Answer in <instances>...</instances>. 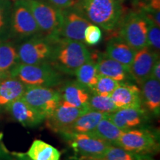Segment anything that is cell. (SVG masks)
<instances>
[{"label": "cell", "mask_w": 160, "mask_h": 160, "mask_svg": "<svg viewBox=\"0 0 160 160\" xmlns=\"http://www.w3.org/2000/svg\"><path fill=\"white\" fill-rule=\"evenodd\" d=\"M48 64L62 73L74 75L82 65L91 59L85 43L64 38L54 40Z\"/></svg>", "instance_id": "6da1fadb"}, {"label": "cell", "mask_w": 160, "mask_h": 160, "mask_svg": "<svg viewBox=\"0 0 160 160\" xmlns=\"http://www.w3.org/2000/svg\"><path fill=\"white\" fill-rule=\"evenodd\" d=\"M77 9L91 23L105 31L117 27L122 15L119 0H80Z\"/></svg>", "instance_id": "7a4b0ae2"}, {"label": "cell", "mask_w": 160, "mask_h": 160, "mask_svg": "<svg viewBox=\"0 0 160 160\" xmlns=\"http://www.w3.org/2000/svg\"><path fill=\"white\" fill-rule=\"evenodd\" d=\"M10 77L17 78L26 86L53 88L63 82L62 73L48 63L27 65L19 62L10 71Z\"/></svg>", "instance_id": "3957f363"}, {"label": "cell", "mask_w": 160, "mask_h": 160, "mask_svg": "<svg viewBox=\"0 0 160 160\" xmlns=\"http://www.w3.org/2000/svg\"><path fill=\"white\" fill-rule=\"evenodd\" d=\"M31 11L40 32L53 42L59 37L62 23V11L42 0H20Z\"/></svg>", "instance_id": "277c9868"}, {"label": "cell", "mask_w": 160, "mask_h": 160, "mask_svg": "<svg viewBox=\"0 0 160 160\" xmlns=\"http://www.w3.org/2000/svg\"><path fill=\"white\" fill-rule=\"evenodd\" d=\"M115 146L139 154L154 155L159 151V134L145 128L127 130L122 132Z\"/></svg>", "instance_id": "5b68a950"}, {"label": "cell", "mask_w": 160, "mask_h": 160, "mask_svg": "<svg viewBox=\"0 0 160 160\" xmlns=\"http://www.w3.org/2000/svg\"><path fill=\"white\" fill-rule=\"evenodd\" d=\"M22 99L45 119L54 111L62 101L59 91L53 88L39 86H27Z\"/></svg>", "instance_id": "8992f818"}, {"label": "cell", "mask_w": 160, "mask_h": 160, "mask_svg": "<svg viewBox=\"0 0 160 160\" xmlns=\"http://www.w3.org/2000/svg\"><path fill=\"white\" fill-rule=\"evenodd\" d=\"M148 22L142 13H131L121 26L119 37L135 51L148 46Z\"/></svg>", "instance_id": "52a82bcc"}, {"label": "cell", "mask_w": 160, "mask_h": 160, "mask_svg": "<svg viewBox=\"0 0 160 160\" xmlns=\"http://www.w3.org/2000/svg\"><path fill=\"white\" fill-rule=\"evenodd\" d=\"M53 42L46 37H35L20 45L17 49L19 62L27 65L48 63Z\"/></svg>", "instance_id": "ba28073f"}, {"label": "cell", "mask_w": 160, "mask_h": 160, "mask_svg": "<svg viewBox=\"0 0 160 160\" xmlns=\"http://www.w3.org/2000/svg\"><path fill=\"white\" fill-rule=\"evenodd\" d=\"M79 157H97L103 155L109 145L105 141L87 134L65 132L60 133Z\"/></svg>", "instance_id": "9c48e42d"}, {"label": "cell", "mask_w": 160, "mask_h": 160, "mask_svg": "<svg viewBox=\"0 0 160 160\" xmlns=\"http://www.w3.org/2000/svg\"><path fill=\"white\" fill-rule=\"evenodd\" d=\"M91 24L77 8L62 11V23L59 37L84 42V33L86 28Z\"/></svg>", "instance_id": "30bf717a"}, {"label": "cell", "mask_w": 160, "mask_h": 160, "mask_svg": "<svg viewBox=\"0 0 160 160\" xmlns=\"http://www.w3.org/2000/svg\"><path fill=\"white\" fill-rule=\"evenodd\" d=\"M88 110L75 108L65 102L61 101L54 111L45 119L46 126L55 133H61L67 131L74 121Z\"/></svg>", "instance_id": "8fae6325"}, {"label": "cell", "mask_w": 160, "mask_h": 160, "mask_svg": "<svg viewBox=\"0 0 160 160\" xmlns=\"http://www.w3.org/2000/svg\"><path fill=\"white\" fill-rule=\"evenodd\" d=\"M159 59V53L146 46L136 51L129 72L132 79L141 85L144 81L151 77L152 68Z\"/></svg>", "instance_id": "7c38bea8"}, {"label": "cell", "mask_w": 160, "mask_h": 160, "mask_svg": "<svg viewBox=\"0 0 160 160\" xmlns=\"http://www.w3.org/2000/svg\"><path fill=\"white\" fill-rule=\"evenodd\" d=\"M107 117L122 131L140 127L148 121V112L141 108H119Z\"/></svg>", "instance_id": "4fadbf2b"}, {"label": "cell", "mask_w": 160, "mask_h": 160, "mask_svg": "<svg viewBox=\"0 0 160 160\" xmlns=\"http://www.w3.org/2000/svg\"><path fill=\"white\" fill-rule=\"evenodd\" d=\"M11 30L13 34L20 38L31 37L40 32L31 11L20 2L16 5L12 16Z\"/></svg>", "instance_id": "5bb4252c"}, {"label": "cell", "mask_w": 160, "mask_h": 160, "mask_svg": "<svg viewBox=\"0 0 160 160\" xmlns=\"http://www.w3.org/2000/svg\"><path fill=\"white\" fill-rule=\"evenodd\" d=\"M5 108L15 121L24 127H37L45 120V117L25 102L22 98L9 104Z\"/></svg>", "instance_id": "9a60e30c"}, {"label": "cell", "mask_w": 160, "mask_h": 160, "mask_svg": "<svg viewBox=\"0 0 160 160\" xmlns=\"http://www.w3.org/2000/svg\"><path fill=\"white\" fill-rule=\"evenodd\" d=\"M58 91L61 95L62 101L78 108L90 110L88 102L91 96V91L77 81L62 83Z\"/></svg>", "instance_id": "2e32d148"}, {"label": "cell", "mask_w": 160, "mask_h": 160, "mask_svg": "<svg viewBox=\"0 0 160 160\" xmlns=\"http://www.w3.org/2000/svg\"><path fill=\"white\" fill-rule=\"evenodd\" d=\"M110 97L118 109L143 107L141 90L137 85L121 82Z\"/></svg>", "instance_id": "e0dca14e"}, {"label": "cell", "mask_w": 160, "mask_h": 160, "mask_svg": "<svg viewBox=\"0 0 160 160\" xmlns=\"http://www.w3.org/2000/svg\"><path fill=\"white\" fill-rule=\"evenodd\" d=\"M95 62L99 75L110 77L119 82H127L129 79H132L128 69L105 53L97 56Z\"/></svg>", "instance_id": "ac0fdd59"}, {"label": "cell", "mask_w": 160, "mask_h": 160, "mask_svg": "<svg viewBox=\"0 0 160 160\" xmlns=\"http://www.w3.org/2000/svg\"><path fill=\"white\" fill-rule=\"evenodd\" d=\"M159 82L150 77L141 85V98L143 108L156 117H158L160 113Z\"/></svg>", "instance_id": "d6986e66"}, {"label": "cell", "mask_w": 160, "mask_h": 160, "mask_svg": "<svg viewBox=\"0 0 160 160\" xmlns=\"http://www.w3.org/2000/svg\"><path fill=\"white\" fill-rule=\"evenodd\" d=\"M136 51L127 42L120 37L110 39L106 46L105 54L111 59L123 65L126 68L130 69Z\"/></svg>", "instance_id": "ffe728a7"}, {"label": "cell", "mask_w": 160, "mask_h": 160, "mask_svg": "<svg viewBox=\"0 0 160 160\" xmlns=\"http://www.w3.org/2000/svg\"><path fill=\"white\" fill-rule=\"evenodd\" d=\"M26 86L17 78L8 77L0 82V108H5L20 99L25 93Z\"/></svg>", "instance_id": "44dd1931"}, {"label": "cell", "mask_w": 160, "mask_h": 160, "mask_svg": "<svg viewBox=\"0 0 160 160\" xmlns=\"http://www.w3.org/2000/svg\"><path fill=\"white\" fill-rule=\"evenodd\" d=\"M106 116L107 114L101 113V112L88 110L82 115H80L75 120L74 122L70 126L68 129L65 132L88 134L97 127L99 122Z\"/></svg>", "instance_id": "7402d4cb"}, {"label": "cell", "mask_w": 160, "mask_h": 160, "mask_svg": "<svg viewBox=\"0 0 160 160\" xmlns=\"http://www.w3.org/2000/svg\"><path fill=\"white\" fill-rule=\"evenodd\" d=\"M123 131L116 126L106 116L88 134L105 141L109 145H115Z\"/></svg>", "instance_id": "603a6c76"}, {"label": "cell", "mask_w": 160, "mask_h": 160, "mask_svg": "<svg viewBox=\"0 0 160 160\" xmlns=\"http://www.w3.org/2000/svg\"><path fill=\"white\" fill-rule=\"evenodd\" d=\"M25 154L32 160H59L61 152L45 142L36 139Z\"/></svg>", "instance_id": "cb8c5ba5"}, {"label": "cell", "mask_w": 160, "mask_h": 160, "mask_svg": "<svg viewBox=\"0 0 160 160\" xmlns=\"http://www.w3.org/2000/svg\"><path fill=\"white\" fill-rule=\"evenodd\" d=\"M74 75L78 82L91 91L97 84L99 76L96 62L91 59H91L82 65L76 71Z\"/></svg>", "instance_id": "d4e9b609"}, {"label": "cell", "mask_w": 160, "mask_h": 160, "mask_svg": "<svg viewBox=\"0 0 160 160\" xmlns=\"http://www.w3.org/2000/svg\"><path fill=\"white\" fill-rule=\"evenodd\" d=\"M104 160H155L150 155L133 153L115 145H109L102 156Z\"/></svg>", "instance_id": "484cf974"}, {"label": "cell", "mask_w": 160, "mask_h": 160, "mask_svg": "<svg viewBox=\"0 0 160 160\" xmlns=\"http://www.w3.org/2000/svg\"><path fill=\"white\" fill-rule=\"evenodd\" d=\"M19 62L17 49L10 43L0 44V71L10 75V71Z\"/></svg>", "instance_id": "4316f807"}, {"label": "cell", "mask_w": 160, "mask_h": 160, "mask_svg": "<svg viewBox=\"0 0 160 160\" xmlns=\"http://www.w3.org/2000/svg\"><path fill=\"white\" fill-rule=\"evenodd\" d=\"M88 107L90 110L101 112L105 114L113 113L118 110V108L113 103L111 97H102L97 94L91 96Z\"/></svg>", "instance_id": "83f0119b"}, {"label": "cell", "mask_w": 160, "mask_h": 160, "mask_svg": "<svg viewBox=\"0 0 160 160\" xmlns=\"http://www.w3.org/2000/svg\"><path fill=\"white\" fill-rule=\"evenodd\" d=\"M120 83L121 82L110 77L99 75L97 82L91 89V93L102 97H110Z\"/></svg>", "instance_id": "f1b7e54d"}, {"label": "cell", "mask_w": 160, "mask_h": 160, "mask_svg": "<svg viewBox=\"0 0 160 160\" xmlns=\"http://www.w3.org/2000/svg\"><path fill=\"white\" fill-rule=\"evenodd\" d=\"M148 22V46L152 50L159 53L160 49V28L152 22Z\"/></svg>", "instance_id": "f546056e"}, {"label": "cell", "mask_w": 160, "mask_h": 160, "mask_svg": "<svg viewBox=\"0 0 160 160\" xmlns=\"http://www.w3.org/2000/svg\"><path fill=\"white\" fill-rule=\"evenodd\" d=\"M102 33L99 26L90 24L84 33V43L88 45H96L102 40Z\"/></svg>", "instance_id": "4dcf8cb0"}, {"label": "cell", "mask_w": 160, "mask_h": 160, "mask_svg": "<svg viewBox=\"0 0 160 160\" xmlns=\"http://www.w3.org/2000/svg\"><path fill=\"white\" fill-rule=\"evenodd\" d=\"M48 3L62 11L74 5V0H48Z\"/></svg>", "instance_id": "1f68e13d"}, {"label": "cell", "mask_w": 160, "mask_h": 160, "mask_svg": "<svg viewBox=\"0 0 160 160\" xmlns=\"http://www.w3.org/2000/svg\"><path fill=\"white\" fill-rule=\"evenodd\" d=\"M0 160H13L11 153H10L4 145L2 133H0Z\"/></svg>", "instance_id": "d6a6232c"}, {"label": "cell", "mask_w": 160, "mask_h": 160, "mask_svg": "<svg viewBox=\"0 0 160 160\" xmlns=\"http://www.w3.org/2000/svg\"><path fill=\"white\" fill-rule=\"evenodd\" d=\"M151 77L160 81V61H159V59H158L157 61H156L154 65H153V68H152V71H151Z\"/></svg>", "instance_id": "836d02e7"}, {"label": "cell", "mask_w": 160, "mask_h": 160, "mask_svg": "<svg viewBox=\"0 0 160 160\" xmlns=\"http://www.w3.org/2000/svg\"><path fill=\"white\" fill-rule=\"evenodd\" d=\"M148 8L153 11H160V0H150Z\"/></svg>", "instance_id": "e575fe53"}, {"label": "cell", "mask_w": 160, "mask_h": 160, "mask_svg": "<svg viewBox=\"0 0 160 160\" xmlns=\"http://www.w3.org/2000/svg\"><path fill=\"white\" fill-rule=\"evenodd\" d=\"M11 154L13 157V160H32L30 159L25 153H17V152H13V153H11Z\"/></svg>", "instance_id": "d590c367"}, {"label": "cell", "mask_w": 160, "mask_h": 160, "mask_svg": "<svg viewBox=\"0 0 160 160\" xmlns=\"http://www.w3.org/2000/svg\"><path fill=\"white\" fill-rule=\"evenodd\" d=\"M5 25V20H4V17H3V14H2V12L1 8H0V33H2V32H3Z\"/></svg>", "instance_id": "8d00e7d4"}, {"label": "cell", "mask_w": 160, "mask_h": 160, "mask_svg": "<svg viewBox=\"0 0 160 160\" xmlns=\"http://www.w3.org/2000/svg\"><path fill=\"white\" fill-rule=\"evenodd\" d=\"M79 160H104L97 157H79Z\"/></svg>", "instance_id": "74e56055"}, {"label": "cell", "mask_w": 160, "mask_h": 160, "mask_svg": "<svg viewBox=\"0 0 160 160\" xmlns=\"http://www.w3.org/2000/svg\"><path fill=\"white\" fill-rule=\"evenodd\" d=\"M8 77H10V75L8 74V73H3V72H2L1 71H0V82H1L3 79H5V78Z\"/></svg>", "instance_id": "f35d334b"}, {"label": "cell", "mask_w": 160, "mask_h": 160, "mask_svg": "<svg viewBox=\"0 0 160 160\" xmlns=\"http://www.w3.org/2000/svg\"><path fill=\"white\" fill-rule=\"evenodd\" d=\"M119 1H120V2H121V0H119Z\"/></svg>", "instance_id": "ab89813d"}, {"label": "cell", "mask_w": 160, "mask_h": 160, "mask_svg": "<svg viewBox=\"0 0 160 160\" xmlns=\"http://www.w3.org/2000/svg\"><path fill=\"white\" fill-rule=\"evenodd\" d=\"M42 1H43V0H42Z\"/></svg>", "instance_id": "60d3db41"}]
</instances>
